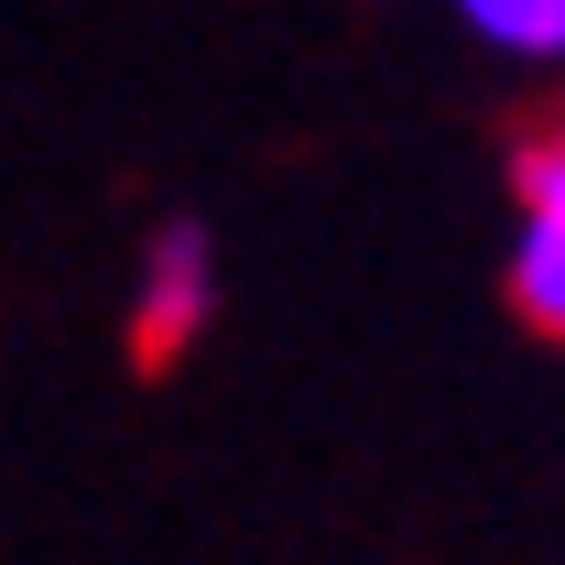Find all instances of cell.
I'll return each instance as SVG.
<instances>
[{"label": "cell", "instance_id": "2", "mask_svg": "<svg viewBox=\"0 0 565 565\" xmlns=\"http://www.w3.org/2000/svg\"><path fill=\"white\" fill-rule=\"evenodd\" d=\"M511 305H522L544 338H565V228L555 217H533V239H522V262H511Z\"/></svg>", "mask_w": 565, "mask_h": 565}, {"label": "cell", "instance_id": "3", "mask_svg": "<svg viewBox=\"0 0 565 565\" xmlns=\"http://www.w3.org/2000/svg\"><path fill=\"white\" fill-rule=\"evenodd\" d=\"M457 11L511 55H565V0H457Z\"/></svg>", "mask_w": 565, "mask_h": 565}, {"label": "cell", "instance_id": "4", "mask_svg": "<svg viewBox=\"0 0 565 565\" xmlns=\"http://www.w3.org/2000/svg\"><path fill=\"white\" fill-rule=\"evenodd\" d=\"M522 207L565 228V131H555V141H533V163H522Z\"/></svg>", "mask_w": 565, "mask_h": 565}, {"label": "cell", "instance_id": "1", "mask_svg": "<svg viewBox=\"0 0 565 565\" xmlns=\"http://www.w3.org/2000/svg\"><path fill=\"white\" fill-rule=\"evenodd\" d=\"M185 327H207V228H163L141 282V359H174Z\"/></svg>", "mask_w": 565, "mask_h": 565}]
</instances>
